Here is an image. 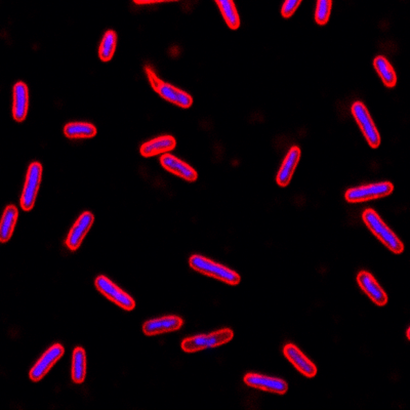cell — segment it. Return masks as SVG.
<instances>
[{"label":"cell","instance_id":"1","mask_svg":"<svg viewBox=\"0 0 410 410\" xmlns=\"http://www.w3.org/2000/svg\"><path fill=\"white\" fill-rule=\"evenodd\" d=\"M362 220L367 228L371 231L372 234L391 252L396 254H400L404 252V245L402 241L387 226L386 223L382 220L376 210L371 208L365 209L362 214Z\"/></svg>","mask_w":410,"mask_h":410},{"label":"cell","instance_id":"2","mask_svg":"<svg viewBox=\"0 0 410 410\" xmlns=\"http://www.w3.org/2000/svg\"><path fill=\"white\" fill-rule=\"evenodd\" d=\"M189 264L193 270L212 278L218 279L227 285H237L240 283L241 277L238 273L199 254L191 256Z\"/></svg>","mask_w":410,"mask_h":410},{"label":"cell","instance_id":"3","mask_svg":"<svg viewBox=\"0 0 410 410\" xmlns=\"http://www.w3.org/2000/svg\"><path fill=\"white\" fill-rule=\"evenodd\" d=\"M145 73L153 90L167 102L172 103L181 108L188 109L193 105V98L184 90L161 81L150 66H145Z\"/></svg>","mask_w":410,"mask_h":410},{"label":"cell","instance_id":"4","mask_svg":"<svg viewBox=\"0 0 410 410\" xmlns=\"http://www.w3.org/2000/svg\"><path fill=\"white\" fill-rule=\"evenodd\" d=\"M234 338L233 330L222 329L209 334H201L185 338L182 342V349L186 353H195L206 349L216 348L227 344Z\"/></svg>","mask_w":410,"mask_h":410},{"label":"cell","instance_id":"5","mask_svg":"<svg viewBox=\"0 0 410 410\" xmlns=\"http://www.w3.org/2000/svg\"><path fill=\"white\" fill-rule=\"evenodd\" d=\"M393 191L394 186L392 183H376L349 189L345 194V198L350 203H365L373 199L384 198L392 194Z\"/></svg>","mask_w":410,"mask_h":410},{"label":"cell","instance_id":"6","mask_svg":"<svg viewBox=\"0 0 410 410\" xmlns=\"http://www.w3.org/2000/svg\"><path fill=\"white\" fill-rule=\"evenodd\" d=\"M352 114L355 121L358 123L363 136L367 139V143L371 148L376 149L380 147L382 139L380 132L376 128L374 121L370 116L369 110L365 105L360 101H357L352 105Z\"/></svg>","mask_w":410,"mask_h":410},{"label":"cell","instance_id":"7","mask_svg":"<svg viewBox=\"0 0 410 410\" xmlns=\"http://www.w3.org/2000/svg\"><path fill=\"white\" fill-rule=\"evenodd\" d=\"M41 163H31L27 172L26 181H25L22 196H21V207L25 212H30L34 207L39 186L41 184Z\"/></svg>","mask_w":410,"mask_h":410},{"label":"cell","instance_id":"8","mask_svg":"<svg viewBox=\"0 0 410 410\" xmlns=\"http://www.w3.org/2000/svg\"><path fill=\"white\" fill-rule=\"evenodd\" d=\"M94 285L103 296H106L108 300L123 308V310L132 311L136 308V302L134 298L115 285L107 277L99 276L94 281Z\"/></svg>","mask_w":410,"mask_h":410},{"label":"cell","instance_id":"9","mask_svg":"<svg viewBox=\"0 0 410 410\" xmlns=\"http://www.w3.org/2000/svg\"><path fill=\"white\" fill-rule=\"evenodd\" d=\"M64 352V347L62 345L56 344L50 347L44 353L43 356L39 359V362L30 370V373H29L30 380L32 382L41 380L48 374V372L52 369V367L62 358Z\"/></svg>","mask_w":410,"mask_h":410},{"label":"cell","instance_id":"10","mask_svg":"<svg viewBox=\"0 0 410 410\" xmlns=\"http://www.w3.org/2000/svg\"><path fill=\"white\" fill-rule=\"evenodd\" d=\"M243 380H245L246 386L258 389V390L265 391V392L285 395L288 391L287 382L280 380V378H271V376L258 373H247Z\"/></svg>","mask_w":410,"mask_h":410},{"label":"cell","instance_id":"11","mask_svg":"<svg viewBox=\"0 0 410 410\" xmlns=\"http://www.w3.org/2000/svg\"><path fill=\"white\" fill-rule=\"evenodd\" d=\"M94 222V216L92 212H85L81 214V216L77 218L76 222L71 228L66 241H65L69 249L74 252V250H77L81 247L84 237L90 232Z\"/></svg>","mask_w":410,"mask_h":410},{"label":"cell","instance_id":"12","mask_svg":"<svg viewBox=\"0 0 410 410\" xmlns=\"http://www.w3.org/2000/svg\"><path fill=\"white\" fill-rule=\"evenodd\" d=\"M283 354H285V358L307 378H314L316 376V365L298 347L292 344L285 345L283 348Z\"/></svg>","mask_w":410,"mask_h":410},{"label":"cell","instance_id":"13","mask_svg":"<svg viewBox=\"0 0 410 410\" xmlns=\"http://www.w3.org/2000/svg\"><path fill=\"white\" fill-rule=\"evenodd\" d=\"M357 283L374 304L380 307L388 304V296L369 272L361 271L357 276Z\"/></svg>","mask_w":410,"mask_h":410},{"label":"cell","instance_id":"14","mask_svg":"<svg viewBox=\"0 0 410 410\" xmlns=\"http://www.w3.org/2000/svg\"><path fill=\"white\" fill-rule=\"evenodd\" d=\"M161 163L164 170L184 178L187 182H195L198 178V174L192 166L184 163L174 155L168 154V153L163 154L161 157Z\"/></svg>","mask_w":410,"mask_h":410},{"label":"cell","instance_id":"15","mask_svg":"<svg viewBox=\"0 0 410 410\" xmlns=\"http://www.w3.org/2000/svg\"><path fill=\"white\" fill-rule=\"evenodd\" d=\"M184 325V320L178 316H165L152 319L143 325V331L146 336H152L166 332L176 331Z\"/></svg>","mask_w":410,"mask_h":410},{"label":"cell","instance_id":"16","mask_svg":"<svg viewBox=\"0 0 410 410\" xmlns=\"http://www.w3.org/2000/svg\"><path fill=\"white\" fill-rule=\"evenodd\" d=\"M29 90L24 82H17L14 85L12 117L17 123H23L28 114Z\"/></svg>","mask_w":410,"mask_h":410},{"label":"cell","instance_id":"17","mask_svg":"<svg viewBox=\"0 0 410 410\" xmlns=\"http://www.w3.org/2000/svg\"><path fill=\"white\" fill-rule=\"evenodd\" d=\"M176 147V141L172 136H161L144 143L141 146L140 152L142 156L153 157L157 155L166 154Z\"/></svg>","mask_w":410,"mask_h":410},{"label":"cell","instance_id":"18","mask_svg":"<svg viewBox=\"0 0 410 410\" xmlns=\"http://www.w3.org/2000/svg\"><path fill=\"white\" fill-rule=\"evenodd\" d=\"M300 149L298 146H294L288 151L283 165L279 170L276 176L277 184L280 187H287L294 176V170L300 163Z\"/></svg>","mask_w":410,"mask_h":410},{"label":"cell","instance_id":"19","mask_svg":"<svg viewBox=\"0 0 410 410\" xmlns=\"http://www.w3.org/2000/svg\"><path fill=\"white\" fill-rule=\"evenodd\" d=\"M18 216L19 212L16 206H6L2 216L1 225H0V241L2 243H8L12 238Z\"/></svg>","mask_w":410,"mask_h":410},{"label":"cell","instance_id":"20","mask_svg":"<svg viewBox=\"0 0 410 410\" xmlns=\"http://www.w3.org/2000/svg\"><path fill=\"white\" fill-rule=\"evenodd\" d=\"M373 67L387 88H393L396 86V72H395L394 68L389 62L388 59L382 56L376 57L373 61Z\"/></svg>","mask_w":410,"mask_h":410},{"label":"cell","instance_id":"21","mask_svg":"<svg viewBox=\"0 0 410 410\" xmlns=\"http://www.w3.org/2000/svg\"><path fill=\"white\" fill-rule=\"evenodd\" d=\"M64 134L68 139H90L96 134V127L92 123H70L64 127Z\"/></svg>","mask_w":410,"mask_h":410},{"label":"cell","instance_id":"22","mask_svg":"<svg viewBox=\"0 0 410 410\" xmlns=\"http://www.w3.org/2000/svg\"><path fill=\"white\" fill-rule=\"evenodd\" d=\"M224 17L225 22L228 25L229 28L236 30L240 27V18L237 12L236 6L232 0H218L216 1Z\"/></svg>","mask_w":410,"mask_h":410},{"label":"cell","instance_id":"23","mask_svg":"<svg viewBox=\"0 0 410 410\" xmlns=\"http://www.w3.org/2000/svg\"><path fill=\"white\" fill-rule=\"evenodd\" d=\"M86 376V355L84 349L79 348L73 351L72 380L75 384H82Z\"/></svg>","mask_w":410,"mask_h":410},{"label":"cell","instance_id":"24","mask_svg":"<svg viewBox=\"0 0 410 410\" xmlns=\"http://www.w3.org/2000/svg\"><path fill=\"white\" fill-rule=\"evenodd\" d=\"M117 45V34L115 31L108 30L104 34L100 48H99V57L103 62H109L114 56Z\"/></svg>","mask_w":410,"mask_h":410},{"label":"cell","instance_id":"25","mask_svg":"<svg viewBox=\"0 0 410 410\" xmlns=\"http://www.w3.org/2000/svg\"><path fill=\"white\" fill-rule=\"evenodd\" d=\"M331 0H319L317 2L316 12H315V21L317 24L321 26L327 24L331 14Z\"/></svg>","mask_w":410,"mask_h":410},{"label":"cell","instance_id":"26","mask_svg":"<svg viewBox=\"0 0 410 410\" xmlns=\"http://www.w3.org/2000/svg\"><path fill=\"white\" fill-rule=\"evenodd\" d=\"M302 4L300 0H288L283 3V8H281V14L283 18L288 19L296 12V8Z\"/></svg>","mask_w":410,"mask_h":410},{"label":"cell","instance_id":"27","mask_svg":"<svg viewBox=\"0 0 410 410\" xmlns=\"http://www.w3.org/2000/svg\"><path fill=\"white\" fill-rule=\"evenodd\" d=\"M407 338H410V336H409V329H407Z\"/></svg>","mask_w":410,"mask_h":410}]
</instances>
